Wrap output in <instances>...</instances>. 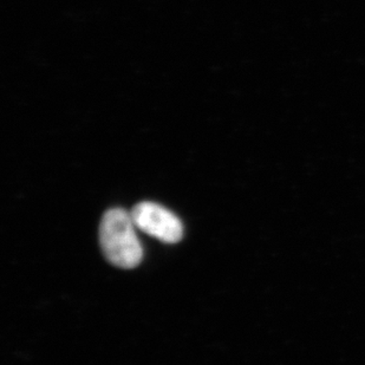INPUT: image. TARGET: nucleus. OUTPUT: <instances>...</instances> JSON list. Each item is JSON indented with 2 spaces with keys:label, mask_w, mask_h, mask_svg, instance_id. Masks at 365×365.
Listing matches in <instances>:
<instances>
[{
  "label": "nucleus",
  "mask_w": 365,
  "mask_h": 365,
  "mask_svg": "<svg viewBox=\"0 0 365 365\" xmlns=\"http://www.w3.org/2000/svg\"><path fill=\"white\" fill-rule=\"evenodd\" d=\"M100 242L108 262L121 269H134L143 257L131 214L121 208L106 212L100 226Z\"/></svg>",
  "instance_id": "obj_1"
},
{
  "label": "nucleus",
  "mask_w": 365,
  "mask_h": 365,
  "mask_svg": "<svg viewBox=\"0 0 365 365\" xmlns=\"http://www.w3.org/2000/svg\"><path fill=\"white\" fill-rule=\"evenodd\" d=\"M131 217L138 230L165 244H176L182 239V222L175 214L158 203H138L131 210Z\"/></svg>",
  "instance_id": "obj_2"
}]
</instances>
